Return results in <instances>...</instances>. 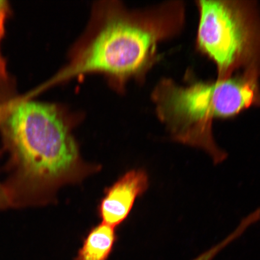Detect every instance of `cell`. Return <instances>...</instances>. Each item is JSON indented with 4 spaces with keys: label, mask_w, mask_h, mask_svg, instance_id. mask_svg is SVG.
I'll list each match as a JSON object with an SVG mask.
<instances>
[{
    "label": "cell",
    "mask_w": 260,
    "mask_h": 260,
    "mask_svg": "<svg viewBox=\"0 0 260 260\" xmlns=\"http://www.w3.org/2000/svg\"><path fill=\"white\" fill-rule=\"evenodd\" d=\"M237 239V236L236 233H230L229 236L225 237L222 241L217 243L207 251H205L200 255L197 256V258L192 260H213L215 256L218 254L219 252L225 249L230 244L235 242Z\"/></svg>",
    "instance_id": "cell-8"
},
{
    "label": "cell",
    "mask_w": 260,
    "mask_h": 260,
    "mask_svg": "<svg viewBox=\"0 0 260 260\" xmlns=\"http://www.w3.org/2000/svg\"><path fill=\"white\" fill-rule=\"evenodd\" d=\"M11 12L9 3L6 0H0V82H6L9 80L7 63L3 55L2 45L6 35V24Z\"/></svg>",
    "instance_id": "cell-7"
},
{
    "label": "cell",
    "mask_w": 260,
    "mask_h": 260,
    "mask_svg": "<svg viewBox=\"0 0 260 260\" xmlns=\"http://www.w3.org/2000/svg\"><path fill=\"white\" fill-rule=\"evenodd\" d=\"M0 138L7 155L3 182L12 208L43 206L86 169L56 107L24 99L0 101Z\"/></svg>",
    "instance_id": "cell-1"
},
{
    "label": "cell",
    "mask_w": 260,
    "mask_h": 260,
    "mask_svg": "<svg viewBox=\"0 0 260 260\" xmlns=\"http://www.w3.org/2000/svg\"><path fill=\"white\" fill-rule=\"evenodd\" d=\"M2 154H3V152L0 150V158ZM11 208H12V204L8 191L3 182L0 181V211L11 209Z\"/></svg>",
    "instance_id": "cell-9"
},
{
    "label": "cell",
    "mask_w": 260,
    "mask_h": 260,
    "mask_svg": "<svg viewBox=\"0 0 260 260\" xmlns=\"http://www.w3.org/2000/svg\"><path fill=\"white\" fill-rule=\"evenodd\" d=\"M196 48L216 67L217 79L260 80V6L255 0H197Z\"/></svg>",
    "instance_id": "cell-4"
},
{
    "label": "cell",
    "mask_w": 260,
    "mask_h": 260,
    "mask_svg": "<svg viewBox=\"0 0 260 260\" xmlns=\"http://www.w3.org/2000/svg\"><path fill=\"white\" fill-rule=\"evenodd\" d=\"M149 180L144 171H129L107 188L101 201L99 213L102 222L116 228L129 215L137 198L145 193Z\"/></svg>",
    "instance_id": "cell-5"
},
{
    "label": "cell",
    "mask_w": 260,
    "mask_h": 260,
    "mask_svg": "<svg viewBox=\"0 0 260 260\" xmlns=\"http://www.w3.org/2000/svg\"><path fill=\"white\" fill-rule=\"evenodd\" d=\"M186 19V5L180 0L158 6L140 21L115 15L60 77L95 71L125 77L141 72L154 63L159 42L182 34Z\"/></svg>",
    "instance_id": "cell-3"
},
{
    "label": "cell",
    "mask_w": 260,
    "mask_h": 260,
    "mask_svg": "<svg viewBox=\"0 0 260 260\" xmlns=\"http://www.w3.org/2000/svg\"><path fill=\"white\" fill-rule=\"evenodd\" d=\"M184 84L169 78L152 92L159 120L174 141L201 149L214 164L227 158L213 133L216 120L235 118L260 107L259 80L237 76L228 79L200 80L187 74Z\"/></svg>",
    "instance_id": "cell-2"
},
{
    "label": "cell",
    "mask_w": 260,
    "mask_h": 260,
    "mask_svg": "<svg viewBox=\"0 0 260 260\" xmlns=\"http://www.w3.org/2000/svg\"><path fill=\"white\" fill-rule=\"evenodd\" d=\"M116 228L101 223L92 228L75 260H107L116 242Z\"/></svg>",
    "instance_id": "cell-6"
}]
</instances>
